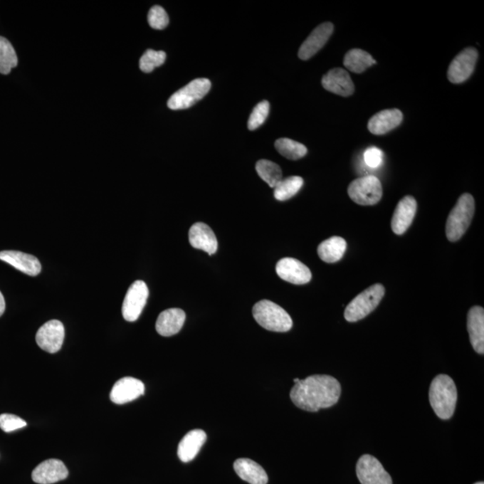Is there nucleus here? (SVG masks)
I'll use <instances>...</instances> for the list:
<instances>
[{
    "label": "nucleus",
    "mask_w": 484,
    "mask_h": 484,
    "mask_svg": "<svg viewBox=\"0 0 484 484\" xmlns=\"http://www.w3.org/2000/svg\"><path fill=\"white\" fill-rule=\"evenodd\" d=\"M341 392L340 383L334 377L313 375L295 383L290 397L300 409L314 413L335 406Z\"/></svg>",
    "instance_id": "f257e3e1"
},
{
    "label": "nucleus",
    "mask_w": 484,
    "mask_h": 484,
    "mask_svg": "<svg viewBox=\"0 0 484 484\" xmlns=\"http://www.w3.org/2000/svg\"><path fill=\"white\" fill-rule=\"evenodd\" d=\"M428 396L438 417L442 420L451 419L458 402V389L454 380L444 374L436 377L431 384Z\"/></svg>",
    "instance_id": "f03ea898"
},
{
    "label": "nucleus",
    "mask_w": 484,
    "mask_h": 484,
    "mask_svg": "<svg viewBox=\"0 0 484 484\" xmlns=\"http://www.w3.org/2000/svg\"><path fill=\"white\" fill-rule=\"evenodd\" d=\"M475 203L473 196L463 194L451 210L446 224V234L449 241H458L468 231L475 216Z\"/></svg>",
    "instance_id": "7ed1b4c3"
},
{
    "label": "nucleus",
    "mask_w": 484,
    "mask_h": 484,
    "mask_svg": "<svg viewBox=\"0 0 484 484\" xmlns=\"http://www.w3.org/2000/svg\"><path fill=\"white\" fill-rule=\"evenodd\" d=\"M252 313L255 320L266 330L283 333L292 330V317L282 307L271 300H263L256 303Z\"/></svg>",
    "instance_id": "20e7f679"
},
{
    "label": "nucleus",
    "mask_w": 484,
    "mask_h": 484,
    "mask_svg": "<svg viewBox=\"0 0 484 484\" xmlns=\"http://www.w3.org/2000/svg\"><path fill=\"white\" fill-rule=\"evenodd\" d=\"M385 295V287L376 283L363 290L348 304L344 310V319L348 322H357L364 319L379 306Z\"/></svg>",
    "instance_id": "39448f33"
},
{
    "label": "nucleus",
    "mask_w": 484,
    "mask_h": 484,
    "mask_svg": "<svg viewBox=\"0 0 484 484\" xmlns=\"http://www.w3.org/2000/svg\"><path fill=\"white\" fill-rule=\"evenodd\" d=\"M348 195L358 205H376L382 198V182L375 176L356 179L349 185Z\"/></svg>",
    "instance_id": "423d86ee"
},
{
    "label": "nucleus",
    "mask_w": 484,
    "mask_h": 484,
    "mask_svg": "<svg viewBox=\"0 0 484 484\" xmlns=\"http://www.w3.org/2000/svg\"><path fill=\"white\" fill-rule=\"evenodd\" d=\"M210 89L209 79H195L171 96L168 101V107L174 110L189 109L202 100Z\"/></svg>",
    "instance_id": "0eeeda50"
},
{
    "label": "nucleus",
    "mask_w": 484,
    "mask_h": 484,
    "mask_svg": "<svg viewBox=\"0 0 484 484\" xmlns=\"http://www.w3.org/2000/svg\"><path fill=\"white\" fill-rule=\"evenodd\" d=\"M149 290L147 283L138 280L131 285L127 290L122 305V315L125 320L134 322L140 317L145 304H147Z\"/></svg>",
    "instance_id": "6e6552de"
},
{
    "label": "nucleus",
    "mask_w": 484,
    "mask_h": 484,
    "mask_svg": "<svg viewBox=\"0 0 484 484\" xmlns=\"http://www.w3.org/2000/svg\"><path fill=\"white\" fill-rule=\"evenodd\" d=\"M478 51L470 47L463 50L449 65L448 70V80L453 84H461L471 77L475 70Z\"/></svg>",
    "instance_id": "1a4fd4ad"
},
{
    "label": "nucleus",
    "mask_w": 484,
    "mask_h": 484,
    "mask_svg": "<svg viewBox=\"0 0 484 484\" xmlns=\"http://www.w3.org/2000/svg\"><path fill=\"white\" fill-rule=\"evenodd\" d=\"M356 473L362 484H393L389 473L379 460L371 455H363L359 459Z\"/></svg>",
    "instance_id": "9d476101"
},
{
    "label": "nucleus",
    "mask_w": 484,
    "mask_h": 484,
    "mask_svg": "<svg viewBox=\"0 0 484 484\" xmlns=\"http://www.w3.org/2000/svg\"><path fill=\"white\" fill-rule=\"evenodd\" d=\"M65 338L64 325L60 320L48 321L36 334V343L43 351L55 354L60 350Z\"/></svg>",
    "instance_id": "9b49d317"
},
{
    "label": "nucleus",
    "mask_w": 484,
    "mask_h": 484,
    "mask_svg": "<svg viewBox=\"0 0 484 484\" xmlns=\"http://www.w3.org/2000/svg\"><path fill=\"white\" fill-rule=\"evenodd\" d=\"M275 270L280 278L293 285H306L312 278L310 268L293 258L281 259L276 265Z\"/></svg>",
    "instance_id": "f8f14e48"
},
{
    "label": "nucleus",
    "mask_w": 484,
    "mask_h": 484,
    "mask_svg": "<svg viewBox=\"0 0 484 484\" xmlns=\"http://www.w3.org/2000/svg\"><path fill=\"white\" fill-rule=\"evenodd\" d=\"M144 393V385L141 380L132 377H125L114 384L110 399L114 404H124L132 402L143 396Z\"/></svg>",
    "instance_id": "ddd939ff"
},
{
    "label": "nucleus",
    "mask_w": 484,
    "mask_h": 484,
    "mask_svg": "<svg viewBox=\"0 0 484 484\" xmlns=\"http://www.w3.org/2000/svg\"><path fill=\"white\" fill-rule=\"evenodd\" d=\"M334 32V24L332 23H321L310 36L307 38L299 50L298 56L300 60H307L325 46Z\"/></svg>",
    "instance_id": "4468645a"
},
{
    "label": "nucleus",
    "mask_w": 484,
    "mask_h": 484,
    "mask_svg": "<svg viewBox=\"0 0 484 484\" xmlns=\"http://www.w3.org/2000/svg\"><path fill=\"white\" fill-rule=\"evenodd\" d=\"M68 476V468L58 459H48L41 463L32 473L33 482L39 484H53L65 480Z\"/></svg>",
    "instance_id": "2eb2a0df"
},
{
    "label": "nucleus",
    "mask_w": 484,
    "mask_h": 484,
    "mask_svg": "<svg viewBox=\"0 0 484 484\" xmlns=\"http://www.w3.org/2000/svg\"><path fill=\"white\" fill-rule=\"evenodd\" d=\"M416 211L417 202L413 196H406L400 200L391 221L392 231L395 234L402 235L406 233L416 217Z\"/></svg>",
    "instance_id": "dca6fc26"
},
{
    "label": "nucleus",
    "mask_w": 484,
    "mask_h": 484,
    "mask_svg": "<svg viewBox=\"0 0 484 484\" xmlns=\"http://www.w3.org/2000/svg\"><path fill=\"white\" fill-rule=\"evenodd\" d=\"M322 85L327 91L343 97L350 96L354 93V85L350 75L340 68L328 71L322 78Z\"/></svg>",
    "instance_id": "f3484780"
},
{
    "label": "nucleus",
    "mask_w": 484,
    "mask_h": 484,
    "mask_svg": "<svg viewBox=\"0 0 484 484\" xmlns=\"http://www.w3.org/2000/svg\"><path fill=\"white\" fill-rule=\"evenodd\" d=\"M189 243L196 250L206 251L210 256L216 253L218 242L216 234L206 223L193 224L189 233Z\"/></svg>",
    "instance_id": "a211bd4d"
},
{
    "label": "nucleus",
    "mask_w": 484,
    "mask_h": 484,
    "mask_svg": "<svg viewBox=\"0 0 484 484\" xmlns=\"http://www.w3.org/2000/svg\"><path fill=\"white\" fill-rule=\"evenodd\" d=\"M0 261L8 263L21 272L30 276H36L41 271L39 259L33 255L16 251L0 252Z\"/></svg>",
    "instance_id": "6ab92c4d"
},
{
    "label": "nucleus",
    "mask_w": 484,
    "mask_h": 484,
    "mask_svg": "<svg viewBox=\"0 0 484 484\" xmlns=\"http://www.w3.org/2000/svg\"><path fill=\"white\" fill-rule=\"evenodd\" d=\"M468 330L473 350L477 354H484V310L473 306L468 315Z\"/></svg>",
    "instance_id": "aec40b11"
},
{
    "label": "nucleus",
    "mask_w": 484,
    "mask_h": 484,
    "mask_svg": "<svg viewBox=\"0 0 484 484\" xmlns=\"http://www.w3.org/2000/svg\"><path fill=\"white\" fill-rule=\"evenodd\" d=\"M403 121V113L399 109L384 110L369 120L368 129L374 135H384L396 129Z\"/></svg>",
    "instance_id": "412c9836"
},
{
    "label": "nucleus",
    "mask_w": 484,
    "mask_h": 484,
    "mask_svg": "<svg viewBox=\"0 0 484 484\" xmlns=\"http://www.w3.org/2000/svg\"><path fill=\"white\" fill-rule=\"evenodd\" d=\"M186 320V314L181 309H169L159 315L155 328L162 337H172L181 331Z\"/></svg>",
    "instance_id": "4be33fe9"
},
{
    "label": "nucleus",
    "mask_w": 484,
    "mask_h": 484,
    "mask_svg": "<svg viewBox=\"0 0 484 484\" xmlns=\"http://www.w3.org/2000/svg\"><path fill=\"white\" fill-rule=\"evenodd\" d=\"M206 433L203 430H193L186 433L179 442L178 447L179 458L182 462L192 461L199 454L202 446L206 441Z\"/></svg>",
    "instance_id": "5701e85b"
},
{
    "label": "nucleus",
    "mask_w": 484,
    "mask_h": 484,
    "mask_svg": "<svg viewBox=\"0 0 484 484\" xmlns=\"http://www.w3.org/2000/svg\"><path fill=\"white\" fill-rule=\"evenodd\" d=\"M233 468L241 479L251 484H266L268 476L264 468L250 458H238Z\"/></svg>",
    "instance_id": "b1692460"
},
{
    "label": "nucleus",
    "mask_w": 484,
    "mask_h": 484,
    "mask_svg": "<svg viewBox=\"0 0 484 484\" xmlns=\"http://www.w3.org/2000/svg\"><path fill=\"white\" fill-rule=\"evenodd\" d=\"M347 241L337 236L331 237L321 242L317 248V254L321 261L326 263H335L341 261L347 251Z\"/></svg>",
    "instance_id": "393cba45"
},
{
    "label": "nucleus",
    "mask_w": 484,
    "mask_h": 484,
    "mask_svg": "<svg viewBox=\"0 0 484 484\" xmlns=\"http://www.w3.org/2000/svg\"><path fill=\"white\" fill-rule=\"evenodd\" d=\"M374 64H376V60H373L372 55L359 48H352L349 51L344 58V67L358 74L364 72L366 69Z\"/></svg>",
    "instance_id": "a878e982"
},
{
    "label": "nucleus",
    "mask_w": 484,
    "mask_h": 484,
    "mask_svg": "<svg viewBox=\"0 0 484 484\" xmlns=\"http://www.w3.org/2000/svg\"><path fill=\"white\" fill-rule=\"evenodd\" d=\"M302 186L303 179L299 176H290V177L282 179L274 188L275 198L279 201H285L295 196Z\"/></svg>",
    "instance_id": "bb28decb"
},
{
    "label": "nucleus",
    "mask_w": 484,
    "mask_h": 484,
    "mask_svg": "<svg viewBox=\"0 0 484 484\" xmlns=\"http://www.w3.org/2000/svg\"><path fill=\"white\" fill-rule=\"evenodd\" d=\"M275 147L280 154L293 161L299 160L307 153L305 145L289 138H280L275 141Z\"/></svg>",
    "instance_id": "cd10ccee"
},
{
    "label": "nucleus",
    "mask_w": 484,
    "mask_h": 484,
    "mask_svg": "<svg viewBox=\"0 0 484 484\" xmlns=\"http://www.w3.org/2000/svg\"><path fill=\"white\" fill-rule=\"evenodd\" d=\"M259 177L268 183L269 186L274 189L283 179L282 169L280 166L268 160H261L256 164Z\"/></svg>",
    "instance_id": "c85d7f7f"
},
{
    "label": "nucleus",
    "mask_w": 484,
    "mask_h": 484,
    "mask_svg": "<svg viewBox=\"0 0 484 484\" xmlns=\"http://www.w3.org/2000/svg\"><path fill=\"white\" fill-rule=\"evenodd\" d=\"M19 58L12 44L4 37L0 36V73L8 75L16 67Z\"/></svg>",
    "instance_id": "c756f323"
},
{
    "label": "nucleus",
    "mask_w": 484,
    "mask_h": 484,
    "mask_svg": "<svg viewBox=\"0 0 484 484\" xmlns=\"http://www.w3.org/2000/svg\"><path fill=\"white\" fill-rule=\"evenodd\" d=\"M165 60L166 53L164 51L148 50L145 51L143 56L140 58V67L142 71L150 73L154 68L160 67V65L164 64Z\"/></svg>",
    "instance_id": "7c9ffc66"
},
{
    "label": "nucleus",
    "mask_w": 484,
    "mask_h": 484,
    "mask_svg": "<svg viewBox=\"0 0 484 484\" xmlns=\"http://www.w3.org/2000/svg\"><path fill=\"white\" fill-rule=\"evenodd\" d=\"M270 110V105L268 101H263L256 105L253 112L251 114L248 121V129L250 130H257L265 122Z\"/></svg>",
    "instance_id": "2f4dec72"
},
{
    "label": "nucleus",
    "mask_w": 484,
    "mask_h": 484,
    "mask_svg": "<svg viewBox=\"0 0 484 484\" xmlns=\"http://www.w3.org/2000/svg\"><path fill=\"white\" fill-rule=\"evenodd\" d=\"M148 23L152 28L157 30L164 29L169 24V16L161 6H154L148 13Z\"/></svg>",
    "instance_id": "473e14b6"
},
{
    "label": "nucleus",
    "mask_w": 484,
    "mask_h": 484,
    "mask_svg": "<svg viewBox=\"0 0 484 484\" xmlns=\"http://www.w3.org/2000/svg\"><path fill=\"white\" fill-rule=\"evenodd\" d=\"M26 421L15 414H0V428L5 432H12L26 427Z\"/></svg>",
    "instance_id": "72a5a7b5"
},
{
    "label": "nucleus",
    "mask_w": 484,
    "mask_h": 484,
    "mask_svg": "<svg viewBox=\"0 0 484 484\" xmlns=\"http://www.w3.org/2000/svg\"><path fill=\"white\" fill-rule=\"evenodd\" d=\"M364 161L369 167L379 168L383 161L382 151L377 147H369L365 151Z\"/></svg>",
    "instance_id": "f704fd0d"
},
{
    "label": "nucleus",
    "mask_w": 484,
    "mask_h": 484,
    "mask_svg": "<svg viewBox=\"0 0 484 484\" xmlns=\"http://www.w3.org/2000/svg\"><path fill=\"white\" fill-rule=\"evenodd\" d=\"M6 310V302L4 296H3L2 293L0 292V317L4 314Z\"/></svg>",
    "instance_id": "c9c22d12"
},
{
    "label": "nucleus",
    "mask_w": 484,
    "mask_h": 484,
    "mask_svg": "<svg viewBox=\"0 0 484 484\" xmlns=\"http://www.w3.org/2000/svg\"><path fill=\"white\" fill-rule=\"evenodd\" d=\"M300 382V379H293V382H295V384L297 383V382Z\"/></svg>",
    "instance_id": "e433bc0d"
},
{
    "label": "nucleus",
    "mask_w": 484,
    "mask_h": 484,
    "mask_svg": "<svg viewBox=\"0 0 484 484\" xmlns=\"http://www.w3.org/2000/svg\"><path fill=\"white\" fill-rule=\"evenodd\" d=\"M475 484H484L483 482L476 483Z\"/></svg>",
    "instance_id": "4c0bfd02"
}]
</instances>
